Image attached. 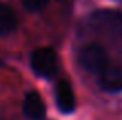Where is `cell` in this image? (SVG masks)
<instances>
[{
  "mask_svg": "<svg viewBox=\"0 0 122 120\" xmlns=\"http://www.w3.org/2000/svg\"><path fill=\"white\" fill-rule=\"evenodd\" d=\"M79 60L83 68L93 74H101L104 69L108 68V54L104 46L97 45V43H91V45L85 46L81 51Z\"/></svg>",
  "mask_w": 122,
  "mask_h": 120,
  "instance_id": "obj_2",
  "label": "cell"
},
{
  "mask_svg": "<svg viewBox=\"0 0 122 120\" xmlns=\"http://www.w3.org/2000/svg\"><path fill=\"white\" fill-rule=\"evenodd\" d=\"M31 68L34 69L39 77L51 78L56 75L59 62H57V54L51 48H39L31 55Z\"/></svg>",
  "mask_w": 122,
  "mask_h": 120,
  "instance_id": "obj_1",
  "label": "cell"
},
{
  "mask_svg": "<svg viewBox=\"0 0 122 120\" xmlns=\"http://www.w3.org/2000/svg\"><path fill=\"white\" fill-rule=\"evenodd\" d=\"M23 114L28 120H43L46 114V106L42 96L36 91H31L25 96L23 100Z\"/></svg>",
  "mask_w": 122,
  "mask_h": 120,
  "instance_id": "obj_4",
  "label": "cell"
},
{
  "mask_svg": "<svg viewBox=\"0 0 122 120\" xmlns=\"http://www.w3.org/2000/svg\"><path fill=\"white\" fill-rule=\"evenodd\" d=\"M56 103L59 111L63 114H71L76 109V96L68 80H59L56 85Z\"/></svg>",
  "mask_w": 122,
  "mask_h": 120,
  "instance_id": "obj_3",
  "label": "cell"
},
{
  "mask_svg": "<svg viewBox=\"0 0 122 120\" xmlns=\"http://www.w3.org/2000/svg\"><path fill=\"white\" fill-rule=\"evenodd\" d=\"M48 2H50V0H22L23 8L26 9V11H30V12L42 11V9L48 5Z\"/></svg>",
  "mask_w": 122,
  "mask_h": 120,
  "instance_id": "obj_8",
  "label": "cell"
},
{
  "mask_svg": "<svg viewBox=\"0 0 122 120\" xmlns=\"http://www.w3.org/2000/svg\"><path fill=\"white\" fill-rule=\"evenodd\" d=\"M17 28V15L6 3H0V36H9Z\"/></svg>",
  "mask_w": 122,
  "mask_h": 120,
  "instance_id": "obj_7",
  "label": "cell"
},
{
  "mask_svg": "<svg viewBox=\"0 0 122 120\" xmlns=\"http://www.w3.org/2000/svg\"><path fill=\"white\" fill-rule=\"evenodd\" d=\"M99 85L107 92L122 91V69L117 66H108L99 74Z\"/></svg>",
  "mask_w": 122,
  "mask_h": 120,
  "instance_id": "obj_5",
  "label": "cell"
},
{
  "mask_svg": "<svg viewBox=\"0 0 122 120\" xmlns=\"http://www.w3.org/2000/svg\"><path fill=\"white\" fill-rule=\"evenodd\" d=\"M99 25L105 28H110L114 31H122V11H116V9H102L97 11L93 15Z\"/></svg>",
  "mask_w": 122,
  "mask_h": 120,
  "instance_id": "obj_6",
  "label": "cell"
}]
</instances>
